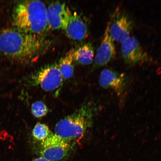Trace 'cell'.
Returning <instances> with one entry per match:
<instances>
[{
    "instance_id": "cell-1",
    "label": "cell",
    "mask_w": 161,
    "mask_h": 161,
    "mask_svg": "<svg viewBox=\"0 0 161 161\" xmlns=\"http://www.w3.org/2000/svg\"><path fill=\"white\" fill-rule=\"evenodd\" d=\"M50 42L43 36L32 35L16 29L0 33V53L11 59L23 61L37 59L45 53Z\"/></svg>"
},
{
    "instance_id": "cell-2",
    "label": "cell",
    "mask_w": 161,
    "mask_h": 161,
    "mask_svg": "<svg viewBox=\"0 0 161 161\" xmlns=\"http://www.w3.org/2000/svg\"><path fill=\"white\" fill-rule=\"evenodd\" d=\"M47 7L43 2L25 1L17 3L13 14L16 29L32 35L43 36L48 28Z\"/></svg>"
},
{
    "instance_id": "cell-3",
    "label": "cell",
    "mask_w": 161,
    "mask_h": 161,
    "mask_svg": "<svg viewBox=\"0 0 161 161\" xmlns=\"http://www.w3.org/2000/svg\"><path fill=\"white\" fill-rule=\"evenodd\" d=\"M93 113L89 106L84 105L56 125L55 134L71 142L83 136L92 125Z\"/></svg>"
},
{
    "instance_id": "cell-4",
    "label": "cell",
    "mask_w": 161,
    "mask_h": 161,
    "mask_svg": "<svg viewBox=\"0 0 161 161\" xmlns=\"http://www.w3.org/2000/svg\"><path fill=\"white\" fill-rule=\"evenodd\" d=\"M71 148V142L52 134L40 142L37 152L40 157L51 161H60L68 155Z\"/></svg>"
},
{
    "instance_id": "cell-5",
    "label": "cell",
    "mask_w": 161,
    "mask_h": 161,
    "mask_svg": "<svg viewBox=\"0 0 161 161\" xmlns=\"http://www.w3.org/2000/svg\"><path fill=\"white\" fill-rule=\"evenodd\" d=\"M31 82L47 92L58 89L63 82V78L58 64H48L40 68L32 75Z\"/></svg>"
},
{
    "instance_id": "cell-6",
    "label": "cell",
    "mask_w": 161,
    "mask_h": 161,
    "mask_svg": "<svg viewBox=\"0 0 161 161\" xmlns=\"http://www.w3.org/2000/svg\"><path fill=\"white\" fill-rule=\"evenodd\" d=\"M121 49L125 63L130 67L154 62L134 36H130L122 42Z\"/></svg>"
},
{
    "instance_id": "cell-7",
    "label": "cell",
    "mask_w": 161,
    "mask_h": 161,
    "mask_svg": "<svg viewBox=\"0 0 161 161\" xmlns=\"http://www.w3.org/2000/svg\"><path fill=\"white\" fill-rule=\"evenodd\" d=\"M108 23L109 33L114 41L122 42L130 37L133 23L125 13L116 9Z\"/></svg>"
},
{
    "instance_id": "cell-8",
    "label": "cell",
    "mask_w": 161,
    "mask_h": 161,
    "mask_svg": "<svg viewBox=\"0 0 161 161\" xmlns=\"http://www.w3.org/2000/svg\"><path fill=\"white\" fill-rule=\"evenodd\" d=\"M72 12L65 3L56 2L47 8L48 28L52 30H65Z\"/></svg>"
},
{
    "instance_id": "cell-9",
    "label": "cell",
    "mask_w": 161,
    "mask_h": 161,
    "mask_svg": "<svg viewBox=\"0 0 161 161\" xmlns=\"http://www.w3.org/2000/svg\"><path fill=\"white\" fill-rule=\"evenodd\" d=\"M98 82L103 88L113 90L117 95L120 96L126 89L128 80L125 74L106 68L101 72Z\"/></svg>"
},
{
    "instance_id": "cell-10",
    "label": "cell",
    "mask_w": 161,
    "mask_h": 161,
    "mask_svg": "<svg viewBox=\"0 0 161 161\" xmlns=\"http://www.w3.org/2000/svg\"><path fill=\"white\" fill-rule=\"evenodd\" d=\"M109 24L108 23L103 39L94 57V69L105 65L116 58L115 46L114 41L109 33Z\"/></svg>"
},
{
    "instance_id": "cell-11",
    "label": "cell",
    "mask_w": 161,
    "mask_h": 161,
    "mask_svg": "<svg viewBox=\"0 0 161 161\" xmlns=\"http://www.w3.org/2000/svg\"><path fill=\"white\" fill-rule=\"evenodd\" d=\"M64 31L70 39L78 41L86 39L88 34L87 25L76 12L72 13Z\"/></svg>"
},
{
    "instance_id": "cell-12",
    "label": "cell",
    "mask_w": 161,
    "mask_h": 161,
    "mask_svg": "<svg viewBox=\"0 0 161 161\" xmlns=\"http://www.w3.org/2000/svg\"><path fill=\"white\" fill-rule=\"evenodd\" d=\"M74 60L82 65L92 64L94 59V52L93 46L90 43L84 44L78 49L74 50Z\"/></svg>"
},
{
    "instance_id": "cell-13",
    "label": "cell",
    "mask_w": 161,
    "mask_h": 161,
    "mask_svg": "<svg viewBox=\"0 0 161 161\" xmlns=\"http://www.w3.org/2000/svg\"><path fill=\"white\" fill-rule=\"evenodd\" d=\"M74 49L69 50L58 64V67L64 79H70L74 72Z\"/></svg>"
},
{
    "instance_id": "cell-14",
    "label": "cell",
    "mask_w": 161,
    "mask_h": 161,
    "mask_svg": "<svg viewBox=\"0 0 161 161\" xmlns=\"http://www.w3.org/2000/svg\"><path fill=\"white\" fill-rule=\"evenodd\" d=\"M49 127L46 124L37 123L32 131V136L36 141L41 142L52 134Z\"/></svg>"
},
{
    "instance_id": "cell-15",
    "label": "cell",
    "mask_w": 161,
    "mask_h": 161,
    "mask_svg": "<svg viewBox=\"0 0 161 161\" xmlns=\"http://www.w3.org/2000/svg\"><path fill=\"white\" fill-rule=\"evenodd\" d=\"M31 112L34 116L37 118L43 117L48 112L47 106L43 102L37 101L34 102L31 106Z\"/></svg>"
},
{
    "instance_id": "cell-16",
    "label": "cell",
    "mask_w": 161,
    "mask_h": 161,
    "mask_svg": "<svg viewBox=\"0 0 161 161\" xmlns=\"http://www.w3.org/2000/svg\"><path fill=\"white\" fill-rule=\"evenodd\" d=\"M32 161H53L50 160H49L47 159H46V158H43V157H39V158H36L34 159Z\"/></svg>"
}]
</instances>
